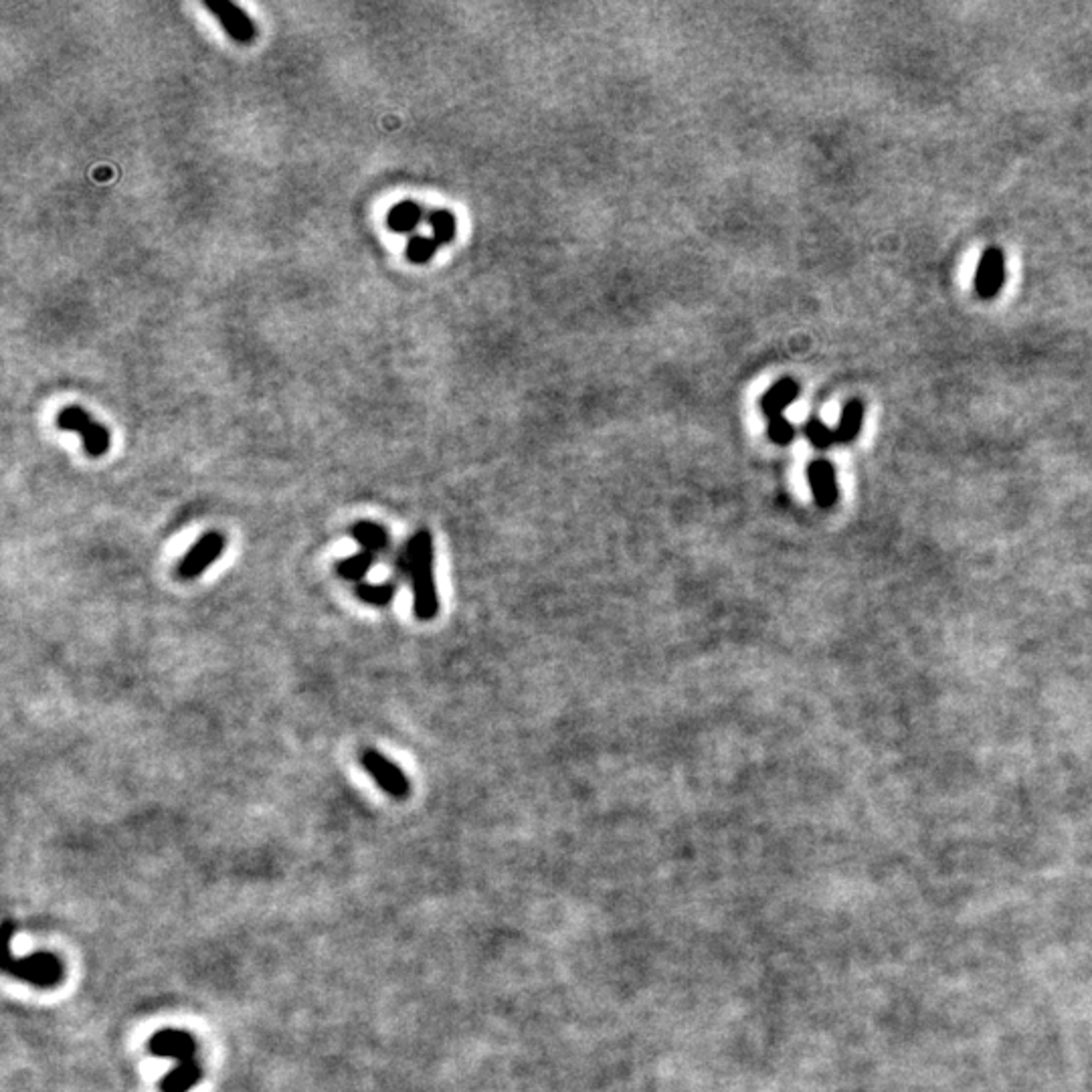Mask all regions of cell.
I'll list each match as a JSON object with an SVG mask.
<instances>
[{
    "label": "cell",
    "mask_w": 1092,
    "mask_h": 1092,
    "mask_svg": "<svg viewBox=\"0 0 1092 1092\" xmlns=\"http://www.w3.org/2000/svg\"><path fill=\"white\" fill-rule=\"evenodd\" d=\"M150 1054L174 1058L177 1066L160 1080L162 1092H188L203 1077V1068L196 1058V1040L183 1030H160L148 1042Z\"/></svg>",
    "instance_id": "1"
},
{
    "label": "cell",
    "mask_w": 1092,
    "mask_h": 1092,
    "mask_svg": "<svg viewBox=\"0 0 1092 1092\" xmlns=\"http://www.w3.org/2000/svg\"><path fill=\"white\" fill-rule=\"evenodd\" d=\"M405 546L413 585V614L419 621H431L440 614V595L433 577V536L427 529H419Z\"/></svg>",
    "instance_id": "2"
},
{
    "label": "cell",
    "mask_w": 1092,
    "mask_h": 1092,
    "mask_svg": "<svg viewBox=\"0 0 1092 1092\" xmlns=\"http://www.w3.org/2000/svg\"><path fill=\"white\" fill-rule=\"evenodd\" d=\"M5 971L39 990H53L65 979V967L57 955L39 951L27 957H14L9 945L5 955Z\"/></svg>",
    "instance_id": "3"
},
{
    "label": "cell",
    "mask_w": 1092,
    "mask_h": 1092,
    "mask_svg": "<svg viewBox=\"0 0 1092 1092\" xmlns=\"http://www.w3.org/2000/svg\"><path fill=\"white\" fill-rule=\"evenodd\" d=\"M57 427L61 431H75L81 435L85 453L90 457H101L109 449V433L103 425L96 423L90 413L81 407H65L57 415Z\"/></svg>",
    "instance_id": "4"
},
{
    "label": "cell",
    "mask_w": 1092,
    "mask_h": 1092,
    "mask_svg": "<svg viewBox=\"0 0 1092 1092\" xmlns=\"http://www.w3.org/2000/svg\"><path fill=\"white\" fill-rule=\"evenodd\" d=\"M364 771L373 777L379 788L395 799H407L411 793V783L395 762L388 761L383 753L366 749L360 755Z\"/></svg>",
    "instance_id": "5"
},
{
    "label": "cell",
    "mask_w": 1092,
    "mask_h": 1092,
    "mask_svg": "<svg viewBox=\"0 0 1092 1092\" xmlns=\"http://www.w3.org/2000/svg\"><path fill=\"white\" fill-rule=\"evenodd\" d=\"M223 549H225V536L221 532H218V531L205 532L199 540L192 544V549L179 562V569H177L179 579L192 581L196 577H201L209 569V566L218 557H221Z\"/></svg>",
    "instance_id": "6"
},
{
    "label": "cell",
    "mask_w": 1092,
    "mask_h": 1092,
    "mask_svg": "<svg viewBox=\"0 0 1092 1092\" xmlns=\"http://www.w3.org/2000/svg\"><path fill=\"white\" fill-rule=\"evenodd\" d=\"M205 9L218 20V25L225 29V33L239 43V45H249L255 39V25L253 20L229 0H205Z\"/></svg>",
    "instance_id": "7"
},
{
    "label": "cell",
    "mask_w": 1092,
    "mask_h": 1092,
    "mask_svg": "<svg viewBox=\"0 0 1092 1092\" xmlns=\"http://www.w3.org/2000/svg\"><path fill=\"white\" fill-rule=\"evenodd\" d=\"M1006 283V255L1001 249L990 247L981 255L975 273V292L981 300H991Z\"/></svg>",
    "instance_id": "8"
},
{
    "label": "cell",
    "mask_w": 1092,
    "mask_h": 1092,
    "mask_svg": "<svg viewBox=\"0 0 1092 1092\" xmlns=\"http://www.w3.org/2000/svg\"><path fill=\"white\" fill-rule=\"evenodd\" d=\"M807 484L819 508H832L838 502V482L834 464L827 460H814L807 466Z\"/></svg>",
    "instance_id": "9"
},
{
    "label": "cell",
    "mask_w": 1092,
    "mask_h": 1092,
    "mask_svg": "<svg viewBox=\"0 0 1092 1092\" xmlns=\"http://www.w3.org/2000/svg\"><path fill=\"white\" fill-rule=\"evenodd\" d=\"M801 395V385L795 379L785 377L781 381H777L764 395L761 397V413L764 415L767 419H775V417H783V413L790 409V405H793Z\"/></svg>",
    "instance_id": "10"
},
{
    "label": "cell",
    "mask_w": 1092,
    "mask_h": 1092,
    "mask_svg": "<svg viewBox=\"0 0 1092 1092\" xmlns=\"http://www.w3.org/2000/svg\"><path fill=\"white\" fill-rule=\"evenodd\" d=\"M351 536L362 546V551L373 553L377 557L387 553L388 546H390V536H388L387 529H383L381 524H377V522L360 520V522L353 524Z\"/></svg>",
    "instance_id": "11"
},
{
    "label": "cell",
    "mask_w": 1092,
    "mask_h": 1092,
    "mask_svg": "<svg viewBox=\"0 0 1092 1092\" xmlns=\"http://www.w3.org/2000/svg\"><path fill=\"white\" fill-rule=\"evenodd\" d=\"M862 425H864V405L858 399H851L844 405L840 413V421L836 427V442L851 444L860 435Z\"/></svg>",
    "instance_id": "12"
},
{
    "label": "cell",
    "mask_w": 1092,
    "mask_h": 1092,
    "mask_svg": "<svg viewBox=\"0 0 1092 1092\" xmlns=\"http://www.w3.org/2000/svg\"><path fill=\"white\" fill-rule=\"evenodd\" d=\"M397 589L399 583L395 579L390 581H383V583H368L362 581L355 587V595L366 603V605H373V607H387L392 603L397 595Z\"/></svg>",
    "instance_id": "13"
},
{
    "label": "cell",
    "mask_w": 1092,
    "mask_h": 1092,
    "mask_svg": "<svg viewBox=\"0 0 1092 1092\" xmlns=\"http://www.w3.org/2000/svg\"><path fill=\"white\" fill-rule=\"evenodd\" d=\"M423 221V211L417 203L403 201L388 211L387 223L395 233H411Z\"/></svg>",
    "instance_id": "14"
},
{
    "label": "cell",
    "mask_w": 1092,
    "mask_h": 1092,
    "mask_svg": "<svg viewBox=\"0 0 1092 1092\" xmlns=\"http://www.w3.org/2000/svg\"><path fill=\"white\" fill-rule=\"evenodd\" d=\"M377 562V555L373 553H357L355 557H348L340 562H336V575L344 581H353V583H362V579L366 577V573L373 569Z\"/></svg>",
    "instance_id": "15"
},
{
    "label": "cell",
    "mask_w": 1092,
    "mask_h": 1092,
    "mask_svg": "<svg viewBox=\"0 0 1092 1092\" xmlns=\"http://www.w3.org/2000/svg\"><path fill=\"white\" fill-rule=\"evenodd\" d=\"M429 227L433 231V239L440 245L451 244L457 235V221L447 209L433 211L429 215Z\"/></svg>",
    "instance_id": "16"
},
{
    "label": "cell",
    "mask_w": 1092,
    "mask_h": 1092,
    "mask_svg": "<svg viewBox=\"0 0 1092 1092\" xmlns=\"http://www.w3.org/2000/svg\"><path fill=\"white\" fill-rule=\"evenodd\" d=\"M803 433L807 437V442H810L816 449L825 451L832 447L836 442V429L827 427L819 417H810L803 425Z\"/></svg>",
    "instance_id": "17"
},
{
    "label": "cell",
    "mask_w": 1092,
    "mask_h": 1092,
    "mask_svg": "<svg viewBox=\"0 0 1092 1092\" xmlns=\"http://www.w3.org/2000/svg\"><path fill=\"white\" fill-rule=\"evenodd\" d=\"M437 247H440V244H437L433 237L415 235V237L409 239L405 253H407L411 264H427V261L435 255Z\"/></svg>",
    "instance_id": "18"
},
{
    "label": "cell",
    "mask_w": 1092,
    "mask_h": 1092,
    "mask_svg": "<svg viewBox=\"0 0 1092 1092\" xmlns=\"http://www.w3.org/2000/svg\"><path fill=\"white\" fill-rule=\"evenodd\" d=\"M795 433H797V429H795V425H793L790 419H785V417L769 419L767 435H769V440H771L775 445L785 447V445L793 444Z\"/></svg>",
    "instance_id": "19"
}]
</instances>
